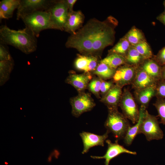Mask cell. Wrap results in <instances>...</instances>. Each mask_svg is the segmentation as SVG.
<instances>
[{"instance_id": "cell-23", "label": "cell", "mask_w": 165, "mask_h": 165, "mask_svg": "<svg viewBox=\"0 0 165 165\" xmlns=\"http://www.w3.org/2000/svg\"><path fill=\"white\" fill-rule=\"evenodd\" d=\"M156 87H148L137 92V97L141 106L146 108L150 100L155 95Z\"/></svg>"}, {"instance_id": "cell-28", "label": "cell", "mask_w": 165, "mask_h": 165, "mask_svg": "<svg viewBox=\"0 0 165 165\" xmlns=\"http://www.w3.org/2000/svg\"><path fill=\"white\" fill-rule=\"evenodd\" d=\"M143 59H148L152 56L151 48L148 44L145 41L134 46Z\"/></svg>"}, {"instance_id": "cell-6", "label": "cell", "mask_w": 165, "mask_h": 165, "mask_svg": "<svg viewBox=\"0 0 165 165\" xmlns=\"http://www.w3.org/2000/svg\"><path fill=\"white\" fill-rule=\"evenodd\" d=\"M47 11L50 14L53 29L64 31L69 12L66 0H56Z\"/></svg>"}, {"instance_id": "cell-8", "label": "cell", "mask_w": 165, "mask_h": 165, "mask_svg": "<svg viewBox=\"0 0 165 165\" xmlns=\"http://www.w3.org/2000/svg\"><path fill=\"white\" fill-rule=\"evenodd\" d=\"M119 106L122 109L123 114L130 120L134 124L138 121L140 110L132 95L127 89L123 93Z\"/></svg>"}, {"instance_id": "cell-17", "label": "cell", "mask_w": 165, "mask_h": 165, "mask_svg": "<svg viewBox=\"0 0 165 165\" xmlns=\"http://www.w3.org/2000/svg\"><path fill=\"white\" fill-rule=\"evenodd\" d=\"M155 81L142 69L136 72L133 81V86L137 92L151 87H156Z\"/></svg>"}, {"instance_id": "cell-27", "label": "cell", "mask_w": 165, "mask_h": 165, "mask_svg": "<svg viewBox=\"0 0 165 165\" xmlns=\"http://www.w3.org/2000/svg\"><path fill=\"white\" fill-rule=\"evenodd\" d=\"M125 57L126 61L133 65H138L143 59L134 46L130 48Z\"/></svg>"}, {"instance_id": "cell-29", "label": "cell", "mask_w": 165, "mask_h": 165, "mask_svg": "<svg viewBox=\"0 0 165 165\" xmlns=\"http://www.w3.org/2000/svg\"><path fill=\"white\" fill-rule=\"evenodd\" d=\"M102 80L98 77L94 78L88 86L89 90L98 98H100V86Z\"/></svg>"}, {"instance_id": "cell-21", "label": "cell", "mask_w": 165, "mask_h": 165, "mask_svg": "<svg viewBox=\"0 0 165 165\" xmlns=\"http://www.w3.org/2000/svg\"><path fill=\"white\" fill-rule=\"evenodd\" d=\"M111 68L116 70L118 68L125 63V57L123 56L116 54L112 53L100 61Z\"/></svg>"}, {"instance_id": "cell-22", "label": "cell", "mask_w": 165, "mask_h": 165, "mask_svg": "<svg viewBox=\"0 0 165 165\" xmlns=\"http://www.w3.org/2000/svg\"><path fill=\"white\" fill-rule=\"evenodd\" d=\"M160 66L156 61L148 60L143 64L141 69L156 80L159 78L160 75Z\"/></svg>"}, {"instance_id": "cell-35", "label": "cell", "mask_w": 165, "mask_h": 165, "mask_svg": "<svg viewBox=\"0 0 165 165\" xmlns=\"http://www.w3.org/2000/svg\"><path fill=\"white\" fill-rule=\"evenodd\" d=\"M68 9L69 11L73 10V7L74 5L77 2L76 0H66Z\"/></svg>"}, {"instance_id": "cell-18", "label": "cell", "mask_w": 165, "mask_h": 165, "mask_svg": "<svg viewBox=\"0 0 165 165\" xmlns=\"http://www.w3.org/2000/svg\"><path fill=\"white\" fill-rule=\"evenodd\" d=\"M20 0H2L0 2V20L12 17L14 10L17 9Z\"/></svg>"}, {"instance_id": "cell-11", "label": "cell", "mask_w": 165, "mask_h": 165, "mask_svg": "<svg viewBox=\"0 0 165 165\" xmlns=\"http://www.w3.org/2000/svg\"><path fill=\"white\" fill-rule=\"evenodd\" d=\"M136 72L133 67L129 66H121L115 71L112 77L113 81L116 85L122 87L133 82Z\"/></svg>"}, {"instance_id": "cell-1", "label": "cell", "mask_w": 165, "mask_h": 165, "mask_svg": "<svg viewBox=\"0 0 165 165\" xmlns=\"http://www.w3.org/2000/svg\"><path fill=\"white\" fill-rule=\"evenodd\" d=\"M117 24L112 16L103 21L91 19L68 37L65 46L76 49L81 54L99 56L106 47L113 44Z\"/></svg>"}, {"instance_id": "cell-4", "label": "cell", "mask_w": 165, "mask_h": 165, "mask_svg": "<svg viewBox=\"0 0 165 165\" xmlns=\"http://www.w3.org/2000/svg\"><path fill=\"white\" fill-rule=\"evenodd\" d=\"M25 27L37 38L45 30L53 29L50 13L48 11L35 12L24 16L21 18Z\"/></svg>"}, {"instance_id": "cell-10", "label": "cell", "mask_w": 165, "mask_h": 165, "mask_svg": "<svg viewBox=\"0 0 165 165\" xmlns=\"http://www.w3.org/2000/svg\"><path fill=\"white\" fill-rule=\"evenodd\" d=\"M105 141L108 145V148L105 154L102 156H91L94 159H105V165H109L112 160L122 153H127L133 155L137 154L135 152L130 151L119 144L118 141H116L114 143H112L109 140H107Z\"/></svg>"}, {"instance_id": "cell-20", "label": "cell", "mask_w": 165, "mask_h": 165, "mask_svg": "<svg viewBox=\"0 0 165 165\" xmlns=\"http://www.w3.org/2000/svg\"><path fill=\"white\" fill-rule=\"evenodd\" d=\"M14 65L13 59L0 61V85H4L9 79Z\"/></svg>"}, {"instance_id": "cell-2", "label": "cell", "mask_w": 165, "mask_h": 165, "mask_svg": "<svg viewBox=\"0 0 165 165\" xmlns=\"http://www.w3.org/2000/svg\"><path fill=\"white\" fill-rule=\"evenodd\" d=\"M36 38L26 27L17 30L11 29L6 25H2L0 27V42L12 46L26 54L36 50Z\"/></svg>"}, {"instance_id": "cell-13", "label": "cell", "mask_w": 165, "mask_h": 165, "mask_svg": "<svg viewBox=\"0 0 165 165\" xmlns=\"http://www.w3.org/2000/svg\"><path fill=\"white\" fill-rule=\"evenodd\" d=\"M98 56L90 55L78 54L74 62L75 68L85 73H90L96 69L100 62Z\"/></svg>"}, {"instance_id": "cell-34", "label": "cell", "mask_w": 165, "mask_h": 165, "mask_svg": "<svg viewBox=\"0 0 165 165\" xmlns=\"http://www.w3.org/2000/svg\"><path fill=\"white\" fill-rule=\"evenodd\" d=\"M157 92L159 96L165 97V83L160 84L158 87Z\"/></svg>"}, {"instance_id": "cell-37", "label": "cell", "mask_w": 165, "mask_h": 165, "mask_svg": "<svg viewBox=\"0 0 165 165\" xmlns=\"http://www.w3.org/2000/svg\"><path fill=\"white\" fill-rule=\"evenodd\" d=\"M163 77L165 78V70H164V71L163 72Z\"/></svg>"}, {"instance_id": "cell-5", "label": "cell", "mask_w": 165, "mask_h": 165, "mask_svg": "<svg viewBox=\"0 0 165 165\" xmlns=\"http://www.w3.org/2000/svg\"><path fill=\"white\" fill-rule=\"evenodd\" d=\"M143 134L148 141L162 139L163 136L156 117L150 114L145 110L140 124L139 134Z\"/></svg>"}, {"instance_id": "cell-25", "label": "cell", "mask_w": 165, "mask_h": 165, "mask_svg": "<svg viewBox=\"0 0 165 165\" xmlns=\"http://www.w3.org/2000/svg\"><path fill=\"white\" fill-rule=\"evenodd\" d=\"M124 37L130 45L134 46L145 41L143 33L135 27H133L129 30Z\"/></svg>"}, {"instance_id": "cell-16", "label": "cell", "mask_w": 165, "mask_h": 165, "mask_svg": "<svg viewBox=\"0 0 165 165\" xmlns=\"http://www.w3.org/2000/svg\"><path fill=\"white\" fill-rule=\"evenodd\" d=\"M122 88L116 84L114 85L101 100L108 108H118L123 92Z\"/></svg>"}, {"instance_id": "cell-33", "label": "cell", "mask_w": 165, "mask_h": 165, "mask_svg": "<svg viewBox=\"0 0 165 165\" xmlns=\"http://www.w3.org/2000/svg\"><path fill=\"white\" fill-rule=\"evenodd\" d=\"M156 61L160 65H165V46L159 52L156 57Z\"/></svg>"}, {"instance_id": "cell-14", "label": "cell", "mask_w": 165, "mask_h": 165, "mask_svg": "<svg viewBox=\"0 0 165 165\" xmlns=\"http://www.w3.org/2000/svg\"><path fill=\"white\" fill-rule=\"evenodd\" d=\"M85 16L80 10L69 11L64 31L70 33L75 34L82 27Z\"/></svg>"}, {"instance_id": "cell-32", "label": "cell", "mask_w": 165, "mask_h": 165, "mask_svg": "<svg viewBox=\"0 0 165 165\" xmlns=\"http://www.w3.org/2000/svg\"><path fill=\"white\" fill-rule=\"evenodd\" d=\"M114 85L112 82L102 80L100 86V93L104 96Z\"/></svg>"}, {"instance_id": "cell-7", "label": "cell", "mask_w": 165, "mask_h": 165, "mask_svg": "<svg viewBox=\"0 0 165 165\" xmlns=\"http://www.w3.org/2000/svg\"><path fill=\"white\" fill-rule=\"evenodd\" d=\"M55 1L20 0L17 9L16 19L19 20L23 16L35 12L47 11Z\"/></svg>"}, {"instance_id": "cell-15", "label": "cell", "mask_w": 165, "mask_h": 165, "mask_svg": "<svg viewBox=\"0 0 165 165\" xmlns=\"http://www.w3.org/2000/svg\"><path fill=\"white\" fill-rule=\"evenodd\" d=\"M92 78L90 73H84L80 74H72L67 77L65 82L73 86L79 93L83 92L88 87Z\"/></svg>"}, {"instance_id": "cell-30", "label": "cell", "mask_w": 165, "mask_h": 165, "mask_svg": "<svg viewBox=\"0 0 165 165\" xmlns=\"http://www.w3.org/2000/svg\"><path fill=\"white\" fill-rule=\"evenodd\" d=\"M160 118V123L165 125V100H159L154 104Z\"/></svg>"}, {"instance_id": "cell-12", "label": "cell", "mask_w": 165, "mask_h": 165, "mask_svg": "<svg viewBox=\"0 0 165 165\" xmlns=\"http://www.w3.org/2000/svg\"><path fill=\"white\" fill-rule=\"evenodd\" d=\"M109 133L107 130L105 134L101 135L86 132L80 133L83 145L82 153L84 154L87 152L90 148L96 146H104V142L108 138Z\"/></svg>"}, {"instance_id": "cell-36", "label": "cell", "mask_w": 165, "mask_h": 165, "mask_svg": "<svg viewBox=\"0 0 165 165\" xmlns=\"http://www.w3.org/2000/svg\"><path fill=\"white\" fill-rule=\"evenodd\" d=\"M157 19L165 25V10L157 16Z\"/></svg>"}, {"instance_id": "cell-31", "label": "cell", "mask_w": 165, "mask_h": 165, "mask_svg": "<svg viewBox=\"0 0 165 165\" xmlns=\"http://www.w3.org/2000/svg\"><path fill=\"white\" fill-rule=\"evenodd\" d=\"M6 45L0 42V61L10 60L13 59Z\"/></svg>"}, {"instance_id": "cell-19", "label": "cell", "mask_w": 165, "mask_h": 165, "mask_svg": "<svg viewBox=\"0 0 165 165\" xmlns=\"http://www.w3.org/2000/svg\"><path fill=\"white\" fill-rule=\"evenodd\" d=\"M146 108L141 106L139 109L140 116L138 122L134 126L128 128L123 138L125 144L128 146L130 145L137 134H139V127L144 116Z\"/></svg>"}, {"instance_id": "cell-39", "label": "cell", "mask_w": 165, "mask_h": 165, "mask_svg": "<svg viewBox=\"0 0 165 165\" xmlns=\"http://www.w3.org/2000/svg\"><path fill=\"white\" fill-rule=\"evenodd\" d=\"M165 65V67H164V70H165V65Z\"/></svg>"}, {"instance_id": "cell-26", "label": "cell", "mask_w": 165, "mask_h": 165, "mask_svg": "<svg viewBox=\"0 0 165 165\" xmlns=\"http://www.w3.org/2000/svg\"><path fill=\"white\" fill-rule=\"evenodd\" d=\"M130 44L125 38H123L108 51V54L116 53L123 56L130 48Z\"/></svg>"}, {"instance_id": "cell-3", "label": "cell", "mask_w": 165, "mask_h": 165, "mask_svg": "<svg viewBox=\"0 0 165 165\" xmlns=\"http://www.w3.org/2000/svg\"><path fill=\"white\" fill-rule=\"evenodd\" d=\"M108 108V114L105 126L118 141L123 139L130 125L128 119L118 111V108Z\"/></svg>"}, {"instance_id": "cell-9", "label": "cell", "mask_w": 165, "mask_h": 165, "mask_svg": "<svg viewBox=\"0 0 165 165\" xmlns=\"http://www.w3.org/2000/svg\"><path fill=\"white\" fill-rule=\"evenodd\" d=\"M70 103L72 114L76 117L83 113L90 111L95 105L90 94L84 92L79 93L77 96L71 98Z\"/></svg>"}, {"instance_id": "cell-24", "label": "cell", "mask_w": 165, "mask_h": 165, "mask_svg": "<svg viewBox=\"0 0 165 165\" xmlns=\"http://www.w3.org/2000/svg\"><path fill=\"white\" fill-rule=\"evenodd\" d=\"M115 71L106 64L100 61L96 69L92 72L103 80L112 78Z\"/></svg>"}, {"instance_id": "cell-38", "label": "cell", "mask_w": 165, "mask_h": 165, "mask_svg": "<svg viewBox=\"0 0 165 165\" xmlns=\"http://www.w3.org/2000/svg\"><path fill=\"white\" fill-rule=\"evenodd\" d=\"M163 6H164V7L165 10V0L163 1Z\"/></svg>"}]
</instances>
